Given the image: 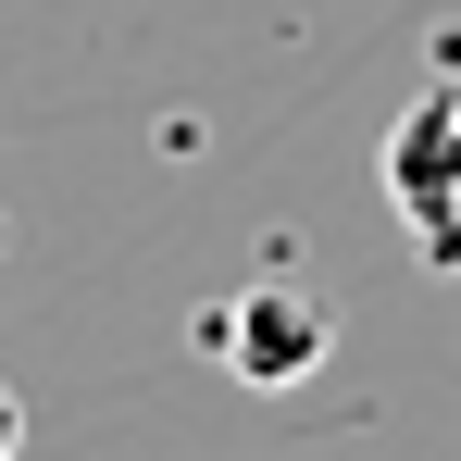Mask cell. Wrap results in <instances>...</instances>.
Masks as SVG:
<instances>
[{"label":"cell","instance_id":"cell-3","mask_svg":"<svg viewBox=\"0 0 461 461\" xmlns=\"http://www.w3.org/2000/svg\"><path fill=\"white\" fill-rule=\"evenodd\" d=\"M25 449V399H13V386H0V461Z\"/></svg>","mask_w":461,"mask_h":461},{"label":"cell","instance_id":"cell-2","mask_svg":"<svg viewBox=\"0 0 461 461\" xmlns=\"http://www.w3.org/2000/svg\"><path fill=\"white\" fill-rule=\"evenodd\" d=\"M237 362V386H300L324 349H337V312L312 300V287H249V300L225 312V337H212Z\"/></svg>","mask_w":461,"mask_h":461},{"label":"cell","instance_id":"cell-1","mask_svg":"<svg viewBox=\"0 0 461 461\" xmlns=\"http://www.w3.org/2000/svg\"><path fill=\"white\" fill-rule=\"evenodd\" d=\"M386 200L424 262L461 275V87H424L399 125H386Z\"/></svg>","mask_w":461,"mask_h":461}]
</instances>
